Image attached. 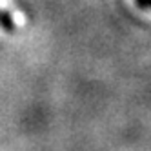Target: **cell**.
Here are the masks:
<instances>
[{
  "label": "cell",
  "instance_id": "obj_2",
  "mask_svg": "<svg viewBox=\"0 0 151 151\" xmlns=\"http://www.w3.org/2000/svg\"><path fill=\"white\" fill-rule=\"evenodd\" d=\"M137 4L140 7H151V0H137Z\"/></svg>",
  "mask_w": 151,
  "mask_h": 151
},
{
  "label": "cell",
  "instance_id": "obj_1",
  "mask_svg": "<svg viewBox=\"0 0 151 151\" xmlns=\"http://www.w3.org/2000/svg\"><path fill=\"white\" fill-rule=\"evenodd\" d=\"M0 27H4L6 31H13L15 29V20H13L11 13L0 11Z\"/></svg>",
  "mask_w": 151,
  "mask_h": 151
}]
</instances>
